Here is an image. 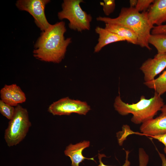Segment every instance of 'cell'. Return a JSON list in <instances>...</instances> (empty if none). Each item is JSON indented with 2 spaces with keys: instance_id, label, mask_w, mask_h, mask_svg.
Returning <instances> with one entry per match:
<instances>
[{
  "instance_id": "obj_1",
  "label": "cell",
  "mask_w": 166,
  "mask_h": 166,
  "mask_svg": "<svg viewBox=\"0 0 166 166\" xmlns=\"http://www.w3.org/2000/svg\"><path fill=\"white\" fill-rule=\"evenodd\" d=\"M66 29L64 22L51 25L42 32L34 45V56L41 61L55 63L61 62L65 57L70 38L65 39Z\"/></svg>"
},
{
  "instance_id": "obj_2",
  "label": "cell",
  "mask_w": 166,
  "mask_h": 166,
  "mask_svg": "<svg viewBox=\"0 0 166 166\" xmlns=\"http://www.w3.org/2000/svg\"><path fill=\"white\" fill-rule=\"evenodd\" d=\"M98 21L105 24H112L128 28L133 30L138 37V45L150 50L151 48L148 43L151 30L154 26L150 23L147 12H139L135 8L123 7L118 16L115 18L99 16L97 18Z\"/></svg>"
},
{
  "instance_id": "obj_3",
  "label": "cell",
  "mask_w": 166,
  "mask_h": 166,
  "mask_svg": "<svg viewBox=\"0 0 166 166\" xmlns=\"http://www.w3.org/2000/svg\"><path fill=\"white\" fill-rule=\"evenodd\" d=\"M164 105L161 96L155 92L150 99H147L142 95L139 101L132 104L124 102L119 95L116 97L113 106L115 110L122 116L132 114L131 121L140 124L153 118Z\"/></svg>"
},
{
  "instance_id": "obj_4",
  "label": "cell",
  "mask_w": 166,
  "mask_h": 166,
  "mask_svg": "<svg viewBox=\"0 0 166 166\" xmlns=\"http://www.w3.org/2000/svg\"><path fill=\"white\" fill-rule=\"evenodd\" d=\"M83 0H64L61 5L62 10L57 14L60 20H68L69 28L81 32L90 29L92 18L82 10L80 4Z\"/></svg>"
},
{
  "instance_id": "obj_5",
  "label": "cell",
  "mask_w": 166,
  "mask_h": 166,
  "mask_svg": "<svg viewBox=\"0 0 166 166\" xmlns=\"http://www.w3.org/2000/svg\"><path fill=\"white\" fill-rule=\"evenodd\" d=\"M15 109L14 115L10 120L4 134L5 140L9 147L16 145L22 141L31 125L26 109L19 104Z\"/></svg>"
},
{
  "instance_id": "obj_6",
  "label": "cell",
  "mask_w": 166,
  "mask_h": 166,
  "mask_svg": "<svg viewBox=\"0 0 166 166\" xmlns=\"http://www.w3.org/2000/svg\"><path fill=\"white\" fill-rule=\"evenodd\" d=\"M50 2L49 0H18L15 4L20 10L30 13L37 26L43 32L51 25L48 22L45 12L46 5Z\"/></svg>"
},
{
  "instance_id": "obj_7",
  "label": "cell",
  "mask_w": 166,
  "mask_h": 166,
  "mask_svg": "<svg viewBox=\"0 0 166 166\" xmlns=\"http://www.w3.org/2000/svg\"><path fill=\"white\" fill-rule=\"evenodd\" d=\"M90 110L86 102L67 97L53 102L48 111L53 115H69L73 113L85 115Z\"/></svg>"
},
{
  "instance_id": "obj_8",
  "label": "cell",
  "mask_w": 166,
  "mask_h": 166,
  "mask_svg": "<svg viewBox=\"0 0 166 166\" xmlns=\"http://www.w3.org/2000/svg\"><path fill=\"white\" fill-rule=\"evenodd\" d=\"M166 68V53H157L153 58H149L140 67L144 75V82L152 81Z\"/></svg>"
},
{
  "instance_id": "obj_9",
  "label": "cell",
  "mask_w": 166,
  "mask_h": 166,
  "mask_svg": "<svg viewBox=\"0 0 166 166\" xmlns=\"http://www.w3.org/2000/svg\"><path fill=\"white\" fill-rule=\"evenodd\" d=\"M160 111L159 116L142 124L140 129L142 135L151 137L166 133V105Z\"/></svg>"
},
{
  "instance_id": "obj_10",
  "label": "cell",
  "mask_w": 166,
  "mask_h": 166,
  "mask_svg": "<svg viewBox=\"0 0 166 166\" xmlns=\"http://www.w3.org/2000/svg\"><path fill=\"white\" fill-rule=\"evenodd\" d=\"M1 100L12 106H17L25 102V94L16 84L5 85L0 91Z\"/></svg>"
},
{
  "instance_id": "obj_11",
  "label": "cell",
  "mask_w": 166,
  "mask_h": 166,
  "mask_svg": "<svg viewBox=\"0 0 166 166\" xmlns=\"http://www.w3.org/2000/svg\"><path fill=\"white\" fill-rule=\"evenodd\" d=\"M90 145L89 141L84 140L75 144H70L66 147L64 154L70 158L72 162L71 166H79L80 163L85 159L93 160L96 162L93 158H87L83 155V151Z\"/></svg>"
},
{
  "instance_id": "obj_12",
  "label": "cell",
  "mask_w": 166,
  "mask_h": 166,
  "mask_svg": "<svg viewBox=\"0 0 166 166\" xmlns=\"http://www.w3.org/2000/svg\"><path fill=\"white\" fill-rule=\"evenodd\" d=\"M147 15L151 24L160 26L166 22V0H155L151 5Z\"/></svg>"
},
{
  "instance_id": "obj_13",
  "label": "cell",
  "mask_w": 166,
  "mask_h": 166,
  "mask_svg": "<svg viewBox=\"0 0 166 166\" xmlns=\"http://www.w3.org/2000/svg\"><path fill=\"white\" fill-rule=\"evenodd\" d=\"M95 32L99 35L98 43L94 47V52L98 53L105 46L115 42L125 41L123 38L113 33L106 29L97 26Z\"/></svg>"
},
{
  "instance_id": "obj_14",
  "label": "cell",
  "mask_w": 166,
  "mask_h": 166,
  "mask_svg": "<svg viewBox=\"0 0 166 166\" xmlns=\"http://www.w3.org/2000/svg\"><path fill=\"white\" fill-rule=\"evenodd\" d=\"M105 28L124 38L128 42L138 45V37L132 30L124 26L107 23L105 24Z\"/></svg>"
},
{
  "instance_id": "obj_15",
  "label": "cell",
  "mask_w": 166,
  "mask_h": 166,
  "mask_svg": "<svg viewBox=\"0 0 166 166\" xmlns=\"http://www.w3.org/2000/svg\"><path fill=\"white\" fill-rule=\"evenodd\" d=\"M144 84L149 88L154 90L159 95H162L166 92V70L157 78L144 82Z\"/></svg>"
},
{
  "instance_id": "obj_16",
  "label": "cell",
  "mask_w": 166,
  "mask_h": 166,
  "mask_svg": "<svg viewBox=\"0 0 166 166\" xmlns=\"http://www.w3.org/2000/svg\"><path fill=\"white\" fill-rule=\"evenodd\" d=\"M148 43L156 48L157 53H166V34H151L149 38Z\"/></svg>"
},
{
  "instance_id": "obj_17",
  "label": "cell",
  "mask_w": 166,
  "mask_h": 166,
  "mask_svg": "<svg viewBox=\"0 0 166 166\" xmlns=\"http://www.w3.org/2000/svg\"><path fill=\"white\" fill-rule=\"evenodd\" d=\"M15 108L0 100V112L7 119L11 120L15 113Z\"/></svg>"
},
{
  "instance_id": "obj_18",
  "label": "cell",
  "mask_w": 166,
  "mask_h": 166,
  "mask_svg": "<svg viewBox=\"0 0 166 166\" xmlns=\"http://www.w3.org/2000/svg\"><path fill=\"white\" fill-rule=\"evenodd\" d=\"M122 130L117 133V137L118 142L120 146H122L123 142L129 135L136 134H140L141 133L133 132L130 129L129 126L127 125H124L122 127Z\"/></svg>"
},
{
  "instance_id": "obj_19",
  "label": "cell",
  "mask_w": 166,
  "mask_h": 166,
  "mask_svg": "<svg viewBox=\"0 0 166 166\" xmlns=\"http://www.w3.org/2000/svg\"><path fill=\"white\" fill-rule=\"evenodd\" d=\"M102 4L103 10L104 14L109 16L114 10L116 4L114 0H104Z\"/></svg>"
},
{
  "instance_id": "obj_20",
  "label": "cell",
  "mask_w": 166,
  "mask_h": 166,
  "mask_svg": "<svg viewBox=\"0 0 166 166\" xmlns=\"http://www.w3.org/2000/svg\"><path fill=\"white\" fill-rule=\"evenodd\" d=\"M154 1V0H138L135 8L139 12L146 11Z\"/></svg>"
},
{
  "instance_id": "obj_21",
  "label": "cell",
  "mask_w": 166,
  "mask_h": 166,
  "mask_svg": "<svg viewBox=\"0 0 166 166\" xmlns=\"http://www.w3.org/2000/svg\"><path fill=\"white\" fill-rule=\"evenodd\" d=\"M138 152L139 166H147L149 161L148 155L142 148H139Z\"/></svg>"
},
{
  "instance_id": "obj_22",
  "label": "cell",
  "mask_w": 166,
  "mask_h": 166,
  "mask_svg": "<svg viewBox=\"0 0 166 166\" xmlns=\"http://www.w3.org/2000/svg\"><path fill=\"white\" fill-rule=\"evenodd\" d=\"M126 153L125 160L124 163L122 166H130L131 163L128 160V156L130 152L128 150H126L124 149ZM106 157V156L104 154H101L100 153L98 154V158L99 160V164L97 166H113L107 165L105 164L102 161V158L103 157Z\"/></svg>"
},
{
  "instance_id": "obj_23",
  "label": "cell",
  "mask_w": 166,
  "mask_h": 166,
  "mask_svg": "<svg viewBox=\"0 0 166 166\" xmlns=\"http://www.w3.org/2000/svg\"><path fill=\"white\" fill-rule=\"evenodd\" d=\"M152 34H166V24L154 26L151 30Z\"/></svg>"
},
{
  "instance_id": "obj_24",
  "label": "cell",
  "mask_w": 166,
  "mask_h": 166,
  "mask_svg": "<svg viewBox=\"0 0 166 166\" xmlns=\"http://www.w3.org/2000/svg\"><path fill=\"white\" fill-rule=\"evenodd\" d=\"M152 138L157 140L162 143L164 145V151L166 154V133L164 134L151 136Z\"/></svg>"
},
{
  "instance_id": "obj_25",
  "label": "cell",
  "mask_w": 166,
  "mask_h": 166,
  "mask_svg": "<svg viewBox=\"0 0 166 166\" xmlns=\"http://www.w3.org/2000/svg\"><path fill=\"white\" fill-rule=\"evenodd\" d=\"M157 151L161 160V166H166V157L165 156L160 152L157 149Z\"/></svg>"
},
{
  "instance_id": "obj_26",
  "label": "cell",
  "mask_w": 166,
  "mask_h": 166,
  "mask_svg": "<svg viewBox=\"0 0 166 166\" xmlns=\"http://www.w3.org/2000/svg\"><path fill=\"white\" fill-rule=\"evenodd\" d=\"M138 0H130L129 4L130 7L135 8L137 3Z\"/></svg>"
}]
</instances>
